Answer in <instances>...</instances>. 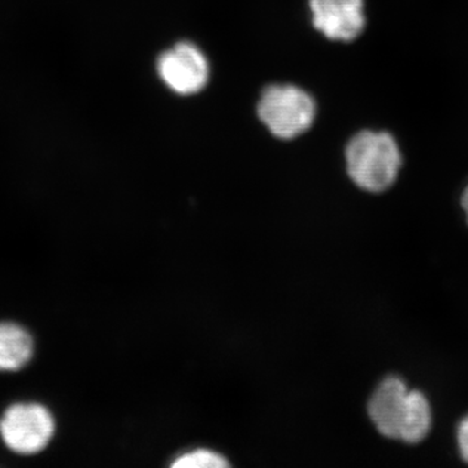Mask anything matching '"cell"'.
Instances as JSON below:
<instances>
[{
  "label": "cell",
  "instance_id": "1",
  "mask_svg": "<svg viewBox=\"0 0 468 468\" xmlns=\"http://www.w3.org/2000/svg\"><path fill=\"white\" fill-rule=\"evenodd\" d=\"M401 165L399 144L387 132L363 131L347 144V174L366 192L381 193L392 187Z\"/></svg>",
  "mask_w": 468,
  "mask_h": 468
},
{
  "label": "cell",
  "instance_id": "2",
  "mask_svg": "<svg viewBox=\"0 0 468 468\" xmlns=\"http://www.w3.org/2000/svg\"><path fill=\"white\" fill-rule=\"evenodd\" d=\"M258 115L271 133L292 140L309 131L316 115L315 101L292 85L268 86L261 92Z\"/></svg>",
  "mask_w": 468,
  "mask_h": 468
},
{
  "label": "cell",
  "instance_id": "3",
  "mask_svg": "<svg viewBox=\"0 0 468 468\" xmlns=\"http://www.w3.org/2000/svg\"><path fill=\"white\" fill-rule=\"evenodd\" d=\"M54 418L48 409L37 403L11 406L0 420V433L5 445L18 454H36L54 436Z\"/></svg>",
  "mask_w": 468,
  "mask_h": 468
},
{
  "label": "cell",
  "instance_id": "4",
  "mask_svg": "<svg viewBox=\"0 0 468 468\" xmlns=\"http://www.w3.org/2000/svg\"><path fill=\"white\" fill-rule=\"evenodd\" d=\"M158 73L165 85L176 94H197L207 85V58L190 42L177 43L158 58Z\"/></svg>",
  "mask_w": 468,
  "mask_h": 468
},
{
  "label": "cell",
  "instance_id": "5",
  "mask_svg": "<svg viewBox=\"0 0 468 468\" xmlns=\"http://www.w3.org/2000/svg\"><path fill=\"white\" fill-rule=\"evenodd\" d=\"M314 27L332 41L350 42L366 26L363 0H310Z\"/></svg>",
  "mask_w": 468,
  "mask_h": 468
},
{
  "label": "cell",
  "instance_id": "6",
  "mask_svg": "<svg viewBox=\"0 0 468 468\" xmlns=\"http://www.w3.org/2000/svg\"><path fill=\"white\" fill-rule=\"evenodd\" d=\"M410 390L397 377L385 378L372 394L368 414L378 432L388 439L399 440L409 410Z\"/></svg>",
  "mask_w": 468,
  "mask_h": 468
},
{
  "label": "cell",
  "instance_id": "7",
  "mask_svg": "<svg viewBox=\"0 0 468 468\" xmlns=\"http://www.w3.org/2000/svg\"><path fill=\"white\" fill-rule=\"evenodd\" d=\"M33 356V340L23 326L14 323L0 324V369L17 371Z\"/></svg>",
  "mask_w": 468,
  "mask_h": 468
},
{
  "label": "cell",
  "instance_id": "8",
  "mask_svg": "<svg viewBox=\"0 0 468 468\" xmlns=\"http://www.w3.org/2000/svg\"><path fill=\"white\" fill-rule=\"evenodd\" d=\"M432 424L430 402L419 390H410L409 410L399 440L419 443L426 439Z\"/></svg>",
  "mask_w": 468,
  "mask_h": 468
},
{
  "label": "cell",
  "instance_id": "9",
  "mask_svg": "<svg viewBox=\"0 0 468 468\" xmlns=\"http://www.w3.org/2000/svg\"><path fill=\"white\" fill-rule=\"evenodd\" d=\"M229 466L226 458L207 449L185 452L172 463L175 468H223Z\"/></svg>",
  "mask_w": 468,
  "mask_h": 468
},
{
  "label": "cell",
  "instance_id": "10",
  "mask_svg": "<svg viewBox=\"0 0 468 468\" xmlns=\"http://www.w3.org/2000/svg\"><path fill=\"white\" fill-rule=\"evenodd\" d=\"M458 448H460L462 460L468 463V415L458 427Z\"/></svg>",
  "mask_w": 468,
  "mask_h": 468
},
{
  "label": "cell",
  "instance_id": "11",
  "mask_svg": "<svg viewBox=\"0 0 468 468\" xmlns=\"http://www.w3.org/2000/svg\"><path fill=\"white\" fill-rule=\"evenodd\" d=\"M461 203H462V207H463L464 212H466L467 223H468V185H467L466 189H464L463 194H462Z\"/></svg>",
  "mask_w": 468,
  "mask_h": 468
}]
</instances>
